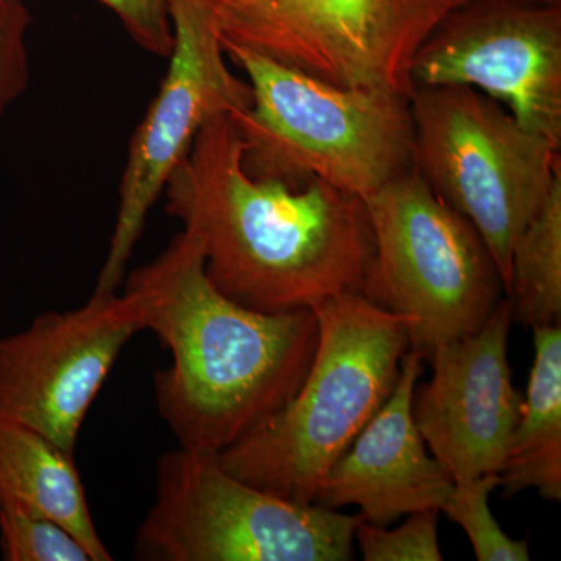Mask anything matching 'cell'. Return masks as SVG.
Masks as SVG:
<instances>
[{"label": "cell", "mask_w": 561, "mask_h": 561, "mask_svg": "<svg viewBox=\"0 0 561 561\" xmlns=\"http://www.w3.org/2000/svg\"><path fill=\"white\" fill-rule=\"evenodd\" d=\"M507 300L513 319L531 328L561 321V175L512 253Z\"/></svg>", "instance_id": "obj_16"}, {"label": "cell", "mask_w": 561, "mask_h": 561, "mask_svg": "<svg viewBox=\"0 0 561 561\" xmlns=\"http://www.w3.org/2000/svg\"><path fill=\"white\" fill-rule=\"evenodd\" d=\"M312 311L319 343L300 390L217 454L236 478L298 504H316L335 461L389 400L411 350L409 321L359 291Z\"/></svg>", "instance_id": "obj_3"}, {"label": "cell", "mask_w": 561, "mask_h": 561, "mask_svg": "<svg viewBox=\"0 0 561 561\" xmlns=\"http://www.w3.org/2000/svg\"><path fill=\"white\" fill-rule=\"evenodd\" d=\"M500 486V474L454 483L440 512L460 526L470 538L479 561L530 560L529 541L513 540L501 529L490 508V496Z\"/></svg>", "instance_id": "obj_17"}, {"label": "cell", "mask_w": 561, "mask_h": 561, "mask_svg": "<svg viewBox=\"0 0 561 561\" xmlns=\"http://www.w3.org/2000/svg\"><path fill=\"white\" fill-rule=\"evenodd\" d=\"M364 203L373 254L360 294L409 321L411 350L424 360L443 343L478 331L505 291L474 225L413 168Z\"/></svg>", "instance_id": "obj_6"}, {"label": "cell", "mask_w": 561, "mask_h": 561, "mask_svg": "<svg viewBox=\"0 0 561 561\" xmlns=\"http://www.w3.org/2000/svg\"><path fill=\"white\" fill-rule=\"evenodd\" d=\"M472 2L476 0H397L408 25L413 51L445 18ZM530 2L561 3V0H530Z\"/></svg>", "instance_id": "obj_22"}, {"label": "cell", "mask_w": 561, "mask_h": 561, "mask_svg": "<svg viewBox=\"0 0 561 561\" xmlns=\"http://www.w3.org/2000/svg\"><path fill=\"white\" fill-rule=\"evenodd\" d=\"M409 106L413 169L474 225L507 295L515 243L561 175L560 147L472 88H419Z\"/></svg>", "instance_id": "obj_5"}, {"label": "cell", "mask_w": 561, "mask_h": 561, "mask_svg": "<svg viewBox=\"0 0 561 561\" xmlns=\"http://www.w3.org/2000/svg\"><path fill=\"white\" fill-rule=\"evenodd\" d=\"M412 90L465 87L561 144V7L476 0L445 18L408 66Z\"/></svg>", "instance_id": "obj_9"}, {"label": "cell", "mask_w": 561, "mask_h": 561, "mask_svg": "<svg viewBox=\"0 0 561 561\" xmlns=\"http://www.w3.org/2000/svg\"><path fill=\"white\" fill-rule=\"evenodd\" d=\"M423 356L409 350L400 379L381 409L328 472L316 504L335 508L357 505L364 522L389 526L409 513L437 508L454 481L412 415L413 391L423 373Z\"/></svg>", "instance_id": "obj_13"}, {"label": "cell", "mask_w": 561, "mask_h": 561, "mask_svg": "<svg viewBox=\"0 0 561 561\" xmlns=\"http://www.w3.org/2000/svg\"><path fill=\"white\" fill-rule=\"evenodd\" d=\"M0 552L5 561H92L61 524L11 507H0Z\"/></svg>", "instance_id": "obj_18"}, {"label": "cell", "mask_w": 561, "mask_h": 561, "mask_svg": "<svg viewBox=\"0 0 561 561\" xmlns=\"http://www.w3.org/2000/svg\"><path fill=\"white\" fill-rule=\"evenodd\" d=\"M32 14L22 0H0V117L27 91Z\"/></svg>", "instance_id": "obj_20"}, {"label": "cell", "mask_w": 561, "mask_h": 561, "mask_svg": "<svg viewBox=\"0 0 561 561\" xmlns=\"http://www.w3.org/2000/svg\"><path fill=\"white\" fill-rule=\"evenodd\" d=\"M0 507L61 524L90 551L92 561L113 560L92 519L73 454L31 427L2 419Z\"/></svg>", "instance_id": "obj_14"}, {"label": "cell", "mask_w": 561, "mask_h": 561, "mask_svg": "<svg viewBox=\"0 0 561 561\" xmlns=\"http://www.w3.org/2000/svg\"><path fill=\"white\" fill-rule=\"evenodd\" d=\"M221 44L249 79L250 106L230 117L253 179L291 187L317 179L365 201L413 168L405 95L335 87L241 44Z\"/></svg>", "instance_id": "obj_4"}, {"label": "cell", "mask_w": 561, "mask_h": 561, "mask_svg": "<svg viewBox=\"0 0 561 561\" xmlns=\"http://www.w3.org/2000/svg\"><path fill=\"white\" fill-rule=\"evenodd\" d=\"M535 359L522 415L500 471L504 496L535 489L561 500V327L534 328Z\"/></svg>", "instance_id": "obj_15"}, {"label": "cell", "mask_w": 561, "mask_h": 561, "mask_svg": "<svg viewBox=\"0 0 561 561\" xmlns=\"http://www.w3.org/2000/svg\"><path fill=\"white\" fill-rule=\"evenodd\" d=\"M144 331L128 291L95 295L79 309L41 313L0 339V419L76 453L81 424L121 351Z\"/></svg>", "instance_id": "obj_10"}, {"label": "cell", "mask_w": 561, "mask_h": 561, "mask_svg": "<svg viewBox=\"0 0 561 561\" xmlns=\"http://www.w3.org/2000/svg\"><path fill=\"white\" fill-rule=\"evenodd\" d=\"M113 11L125 31L142 49L169 57L173 47V27L169 0H99Z\"/></svg>", "instance_id": "obj_21"}, {"label": "cell", "mask_w": 561, "mask_h": 561, "mask_svg": "<svg viewBox=\"0 0 561 561\" xmlns=\"http://www.w3.org/2000/svg\"><path fill=\"white\" fill-rule=\"evenodd\" d=\"M221 39L342 88L411 99L413 54L397 0H210Z\"/></svg>", "instance_id": "obj_11"}, {"label": "cell", "mask_w": 561, "mask_h": 561, "mask_svg": "<svg viewBox=\"0 0 561 561\" xmlns=\"http://www.w3.org/2000/svg\"><path fill=\"white\" fill-rule=\"evenodd\" d=\"M125 291L138 302L144 331L171 350V367L154 375V397L180 448L219 454L300 390L319 343L316 313H265L232 301L210 283L190 232L133 272Z\"/></svg>", "instance_id": "obj_2"}, {"label": "cell", "mask_w": 561, "mask_h": 561, "mask_svg": "<svg viewBox=\"0 0 561 561\" xmlns=\"http://www.w3.org/2000/svg\"><path fill=\"white\" fill-rule=\"evenodd\" d=\"M360 515L256 489L217 454H162L154 504L139 527L142 561H346Z\"/></svg>", "instance_id": "obj_7"}, {"label": "cell", "mask_w": 561, "mask_h": 561, "mask_svg": "<svg viewBox=\"0 0 561 561\" xmlns=\"http://www.w3.org/2000/svg\"><path fill=\"white\" fill-rule=\"evenodd\" d=\"M437 508L409 513L408 519L394 529L359 523L354 542L365 561H442L438 545Z\"/></svg>", "instance_id": "obj_19"}, {"label": "cell", "mask_w": 561, "mask_h": 561, "mask_svg": "<svg viewBox=\"0 0 561 561\" xmlns=\"http://www.w3.org/2000/svg\"><path fill=\"white\" fill-rule=\"evenodd\" d=\"M242 157L230 114H219L164 190L168 213L201 243L210 283L265 313L360 294L373 254L364 201L317 179L298 187L253 179Z\"/></svg>", "instance_id": "obj_1"}, {"label": "cell", "mask_w": 561, "mask_h": 561, "mask_svg": "<svg viewBox=\"0 0 561 561\" xmlns=\"http://www.w3.org/2000/svg\"><path fill=\"white\" fill-rule=\"evenodd\" d=\"M512 321L502 298L478 331L432 351L431 381L413 391L416 427L454 483L500 474L522 415L508 364Z\"/></svg>", "instance_id": "obj_12"}, {"label": "cell", "mask_w": 561, "mask_h": 561, "mask_svg": "<svg viewBox=\"0 0 561 561\" xmlns=\"http://www.w3.org/2000/svg\"><path fill=\"white\" fill-rule=\"evenodd\" d=\"M173 47L157 98L133 135L119 209L95 295L119 289L151 206L190 153L206 122L251 103L250 84L230 69L210 0H169Z\"/></svg>", "instance_id": "obj_8"}]
</instances>
